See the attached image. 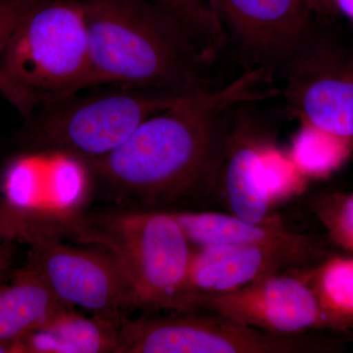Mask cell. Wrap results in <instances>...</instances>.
Segmentation results:
<instances>
[{"instance_id":"1","label":"cell","mask_w":353,"mask_h":353,"mask_svg":"<svg viewBox=\"0 0 353 353\" xmlns=\"http://www.w3.org/2000/svg\"><path fill=\"white\" fill-rule=\"evenodd\" d=\"M268 72L253 69L226 88L183 95L114 152L85 164L127 205L153 209L196 196L219 176L236 108L275 94L259 88Z\"/></svg>"},{"instance_id":"2","label":"cell","mask_w":353,"mask_h":353,"mask_svg":"<svg viewBox=\"0 0 353 353\" xmlns=\"http://www.w3.org/2000/svg\"><path fill=\"white\" fill-rule=\"evenodd\" d=\"M90 88L125 85L188 95L209 90V59L150 0H81Z\"/></svg>"},{"instance_id":"3","label":"cell","mask_w":353,"mask_h":353,"mask_svg":"<svg viewBox=\"0 0 353 353\" xmlns=\"http://www.w3.org/2000/svg\"><path fill=\"white\" fill-rule=\"evenodd\" d=\"M63 236L97 246L119 265L138 307L185 310L192 243L170 211L129 208L65 213Z\"/></svg>"},{"instance_id":"4","label":"cell","mask_w":353,"mask_h":353,"mask_svg":"<svg viewBox=\"0 0 353 353\" xmlns=\"http://www.w3.org/2000/svg\"><path fill=\"white\" fill-rule=\"evenodd\" d=\"M81 0H41L0 55V92L26 118L90 88Z\"/></svg>"},{"instance_id":"5","label":"cell","mask_w":353,"mask_h":353,"mask_svg":"<svg viewBox=\"0 0 353 353\" xmlns=\"http://www.w3.org/2000/svg\"><path fill=\"white\" fill-rule=\"evenodd\" d=\"M41 109L31 132L39 150L83 163L106 157L122 145L152 116L163 112L183 95L112 85Z\"/></svg>"},{"instance_id":"6","label":"cell","mask_w":353,"mask_h":353,"mask_svg":"<svg viewBox=\"0 0 353 353\" xmlns=\"http://www.w3.org/2000/svg\"><path fill=\"white\" fill-rule=\"evenodd\" d=\"M194 311L125 320L118 353H316L329 343L308 336L267 333L216 313Z\"/></svg>"},{"instance_id":"7","label":"cell","mask_w":353,"mask_h":353,"mask_svg":"<svg viewBox=\"0 0 353 353\" xmlns=\"http://www.w3.org/2000/svg\"><path fill=\"white\" fill-rule=\"evenodd\" d=\"M61 240L48 232L32 234L26 243L31 248L28 265L62 303L122 324L125 314L138 304L119 265L104 250L79 248Z\"/></svg>"},{"instance_id":"8","label":"cell","mask_w":353,"mask_h":353,"mask_svg":"<svg viewBox=\"0 0 353 353\" xmlns=\"http://www.w3.org/2000/svg\"><path fill=\"white\" fill-rule=\"evenodd\" d=\"M301 270L269 276L232 292L194 297L190 311L201 309L283 336L318 330L336 332Z\"/></svg>"},{"instance_id":"9","label":"cell","mask_w":353,"mask_h":353,"mask_svg":"<svg viewBox=\"0 0 353 353\" xmlns=\"http://www.w3.org/2000/svg\"><path fill=\"white\" fill-rule=\"evenodd\" d=\"M284 70L290 110L304 125L353 146V63L312 37Z\"/></svg>"},{"instance_id":"10","label":"cell","mask_w":353,"mask_h":353,"mask_svg":"<svg viewBox=\"0 0 353 353\" xmlns=\"http://www.w3.org/2000/svg\"><path fill=\"white\" fill-rule=\"evenodd\" d=\"M322 257L321 248L312 239L297 245L199 248L192 252L183 311H190L194 297L232 292L276 274L310 268Z\"/></svg>"},{"instance_id":"11","label":"cell","mask_w":353,"mask_h":353,"mask_svg":"<svg viewBox=\"0 0 353 353\" xmlns=\"http://www.w3.org/2000/svg\"><path fill=\"white\" fill-rule=\"evenodd\" d=\"M241 50L257 68L284 70L312 38L310 12L303 0H215Z\"/></svg>"},{"instance_id":"12","label":"cell","mask_w":353,"mask_h":353,"mask_svg":"<svg viewBox=\"0 0 353 353\" xmlns=\"http://www.w3.org/2000/svg\"><path fill=\"white\" fill-rule=\"evenodd\" d=\"M263 143L243 121H236L232 125L219 173L232 214L257 224L281 219L270 214L272 206L262 179L259 153Z\"/></svg>"},{"instance_id":"13","label":"cell","mask_w":353,"mask_h":353,"mask_svg":"<svg viewBox=\"0 0 353 353\" xmlns=\"http://www.w3.org/2000/svg\"><path fill=\"white\" fill-rule=\"evenodd\" d=\"M121 323L65 305L15 345L16 353H118Z\"/></svg>"},{"instance_id":"14","label":"cell","mask_w":353,"mask_h":353,"mask_svg":"<svg viewBox=\"0 0 353 353\" xmlns=\"http://www.w3.org/2000/svg\"><path fill=\"white\" fill-rule=\"evenodd\" d=\"M192 245L199 248L216 245H297L311 239L290 231L281 219L264 224L248 222L234 214L211 211L171 210Z\"/></svg>"},{"instance_id":"15","label":"cell","mask_w":353,"mask_h":353,"mask_svg":"<svg viewBox=\"0 0 353 353\" xmlns=\"http://www.w3.org/2000/svg\"><path fill=\"white\" fill-rule=\"evenodd\" d=\"M65 305L38 272L27 265L10 285H0V341L15 347Z\"/></svg>"},{"instance_id":"16","label":"cell","mask_w":353,"mask_h":353,"mask_svg":"<svg viewBox=\"0 0 353 353\" xmlns=\"http://www.w3.org/2000/svg\"><path fill=\"white\" fill-rule=\"evenodd\" d=\"M336 332L353 330V256H333L303 269Z\"/></svg>"},{"instance_id":"17","label":"cell","mask_w":353,"mask_h":353,"mask_svg":"<svg viewBox=\"0 0 353 353\" xmlns=\"http://www.w3.org/2000/svg\"><path fill=\"white\" fill-rule=\"evenodd\" d=\"M192 38L212 61L226 43L224 24L215 0H150Z\"/></svg>"},{"instance_id":"18","label":"cell","mask_w":353,"mask_h":353,"mask_svg":"<svg viewBox=\"0 0 353 353\" xmlns=\"http://www.w3.org/2000/svg\"><path fill=\"white\" fill-rule=\"evenodd\" d=\"M353 146L345 139L304 125L290 157L307 178H327L345 163Z\"/></svg>"},{"instance_id":"19","label":"cell","mask_w":353,"mask_h":353,"mask_svg":"<svg viewBox=\"0 0 353 353\" xmlns=\"http://www.w3.org/2000/svg\"><path fill=\"white\" fill-rule=\"evenodd\" d=\"M259 154L262 179L271 206L290 201L306 189L308 178L290 155L265 143L260 148Z\"/></svg>"},{"instance_id":"20","label":"cell","mask_w":353,"mask_h":353,"mask_svg":"<svg viewBox=\"0 0 353 353\" xmlns=\"http://www.w3.org/2000/svg\"><path fill=\"white\" fill-rule=\"evenodd\" d=\"M310 208L334 245L353 256V192L321 194Z\"/></svg>"},{"instance_id":"21","label":"cell","mask_w":353,"mask_h":353,"mask_svg":"<svg viewBox=\"0 0 353 353\" xmlns=\"http://www.w3.org/2000/svg\"><path fill=\"white\" fill-rule=\"evenodd\" d=\"M39 220V209L19 208L12 203L0 204V243L12 240L25 243L38 227Z\"/></svg>"},{"instance_id":"22","label":"cell","mask_w":353,"mask_h":353,"mask_svg":"<svg viewBox=\"0 0 353 353\" xmlns=\"http://www.w3.org/2000/svg\"><path fill=\"white\" fill-rule=\"evenodd\" d=\"M41 0H0V55L18 26Z\"/></svg>"},{"instance_id":"23","label":"cell","mask_w":353,"mask_h":353,"mask_svg":"<svg viewBox=\"0 0 353 353\" xmlns=\"http://www.w3.org/2000/svg\"><path fill=\"white\" fill-rule=\"evenodd\" d=\"M310 13H326L334 8V0H303Z\"/></svg>"},{"instance_id":"24","label":"cell","mask_w":353,"mask_h":353,"mask_svg":"<svg viewBox=\"0 0 353 353\" xmlns=\"http://www.w3.org/2000/svg\"><path fill=\"white\" fill-rule=\"evenodd\" d=\"M334 7L353 20V0H334Z\"/></svg>"},{"instance_id":"25","label":"cell","mask_w":353,"mask_h":353,"mask_svg":"<svg viewBox=\"0 0 353 353\" xmlns=\"http://www.w3.org/2000/svg\"><path fill=\"white\" fill-rule=\"evenodd\" d=\"M7 253L4 250L3 246L0 243V270H6L7 263Z\"/></svg>"},{"instance_id":"26","label":"cell","mask_w":353,"mask_h":353,"mask_svg":"<svg viewBox=\"0 0 353 353\" xmlns=\"http://www.w3.org/2000/svg\"><path fill=\"white\" fill-rule=\"evenodd\" d=\"M15 352V347L12 343L0 341V353Z\"/></svg>"},{"instance_id":"27","label":"cell","mask_w":353,"mask_h":353,"mask_svg":"<svg viewBox=\"0 0 353 353\" xmlns=\"http://www.w3.org/2000/svg\"><path fill=\"white\" fill-rule=\"evenodd\" d=\"M6 279V270H0V285H2V283L4 282V280Z\"/></svg>"}]
</instances>
